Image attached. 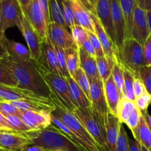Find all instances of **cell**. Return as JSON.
<instances>
[{"label": "cell", "instance_id": "obj_1", "mask_svg": "<svg viewBox=\"0 0 151 151\" xmlns=\"http://www.w3.org/2000/svg\"><path fill=\"white\" fill-rule=\"evenodd\" d=\"M0 61L17 81L18 88L27 90L52 101L51 90L33 60H21L9 55Z\"/></svg>", "mask_w": 151, "mask_h": 151}, {"label": "cell", "instance_id": "obj_2", "mask_svg": "<svg viewBox=\"0 0 151 151\" xmlns=\"http://www.w3.org/2000/svg\"><path fill=\"white\" fill-rule=\"evenodd\" d=\"M32 145L41 146L47 150L83 151L52 124L45 129L25 133Z\"/></svg>", "mask_w": 151, "mask_h": 151}, {"label": "cell", "instance_id": "obj_3", "mask_svg": "<svg viewBox=\"0 0 151 151\" xmlns=\"http://www.w3.org/2000/svg\"><path fill=\"white\" fill-rule=\"evenodd\" d=\"M55 106V109L51 112L52 114L58 118L76 135L81 143V147L83 151H102L94 139L88 134L83 125L80 122L73 113L66 109Z\"/></svg>", "mask_w": 151, "mask_h": 151}, {"label": "cell", "instance_id": "obj_4", "mask_svg": "<svg viewBox=\"0 0 151 151\" xmlns=\"http://www.w3.org/2000/svg\"><path fill=\"white\" fill-rule=\"evenodd\" d=\"M52 92V102L73 113L77 109L72 97L66 78L49 71H41Z\"/></svg>", "mask_w": 151, "mask_h": 151}, {"label": "cell", "instance_id": "obj_5", "mask_svg": "<svg viewBox=\"0 0 151 151\" xmlns=\"http://www.w3.org/2000/svg\"><path fill=\"white\" fill-rule=\"evenodd\" d=\"M117 58L125 69L139 77L140 70L145 66L143 46L134 38H126Z\"/></svg>", "mask_w": 151, "mask_h": 151}, {"label": "cell", "instance_id": "obj_6", "mask_svg": "<svg viewBox=\"0 0 151 151\" xmlns=\"http://www.w3.org/2000/svg\"><path fill=\"white\" fill-rule=\"evenodd\" d=\"M73 114L83 125L91 136L100 150L104 151L106 147V129L105 122L98 115L90 109H77Z\"/></svg>", "mask_w": 151, "mask_h": 151}, {"label": "cell", "instance_id": "obj_7", "mask_svg": "<svg viewBox=\"0 0 151 151\" xmlns=\"http://www.w3.org/2000/svg\"><path fill=\"white\" fill-rule=\"evenodd\" d=\"M20 31L22 32L28 49L30 52L32 60H33L35 64L40 68L43 41L25 14L24 15L23 24Z\"/></svg>", "mask_w": 151, "mask_h": 151}, {"label": "cell", "instance_id": "obj_8", "mask_svg": "<svg viewBox=\"0 0 151 151\" xmlns=\"http://www.w3.org/2000/svg\"><path fill=\"white\" fill-rule=\"evenodd\" d=\"M3 28L6 31L13 27L22 29L24 13L18 0H1Z\"/></svg>", "mask_w": 151, "mask_h": 151}, {"label": "cell", "instance_id": "obj_9", "mask_svg": "<svg viewBox=\"0 0 151 151\" xmlns=\"http://www.w3.org/2000/svg\"><path fill=\"white\" fill-rule=\"evenodd\" d=\"M90 101L91 109L103 122H106L109 110L105 94L104 83L100 78L90 83Z\"/></svg>", "mask_w": 151, "mask_h": 151}, {"label": "cell", "instance_id": "obj_10", "mask_svg": "<svg viewBox=\"0 0 151 151\" xmlns=\"http://www.w3.org/2000/svg\"><path fill=\"white\" fill-rule=\"evenodd\" d=\"M31 140L25 133L14 130L0 128V149L5 151H20L27 145Z\"/></svg>", "mask_w": 151, "mask_h": 151}, {"label": "cell", "instance_id": "obj_11", "mask_svg": "<svg viewBox=\"0 0 151 151\" xmlns=\"http://www.w3.org/2000/svg\"><path fill=\"white\" fill-rule=\"evenodd\" d=\"M111 9L115 32V45L118 55L122 50L124 41L127 38L126 22L119 4V0H111Z\"/></svg>", "mask_w": 151, "mask_h": 151}, {"label": "cell", "instance_id": "obj_12", "mask_svg": "<svg viewBox=\"0 0 151 151\" xmlns=\"http://www.w3.org/2000/svg\"><path fill=\"white\" fill-rule=\"evenodd\" d=\"M150 35L147 11L136 4L133 16L131 38L137 40L143 46Z\"/></svg>", "mask_w": 151, "mask_h": 151}, {"label": "cell", "instance_id": "obj_13", "mask_svg": "<svg viewBox=\"0 0 151 151\" xmlns=\"http://www.w3.org/2000/svg\"><path fill=\"white\" fill-rule=\"evenodd\" d=\"M19 116L30 131L45 129L52 125L51 113L46 111H20Z\"/></svg>", "mask_w": 151, "mask_h": 151}, {"label": "cell", "instance_id": "obj_14", "mask_svg": "<svg viewBox=\"0 0 151 151\" xmlns=\"http://www.w3.org/2000/svg\"><path fill=\"white\" fill-rule=\"evenodd\" d=\"M36 30L42 41L47 38L48 24L41 8L38 0H32L26 12L24 13Z\"/></svg>", "mask_w": 151, "mask_h": 151}, {"label": "cell", "instance_id": "obj_15", "mask_svg": "<svg viewBox=\"0 0 151 151\" xmlns=\"http://www.w3.org/2000/svg\"><path fill=\"white\" fill-rule=\"evenodd\" d=\"M47 35L55 47H58L63 50L75 45L72 34L69 32L68 28L63 25L50 22L47 29Z\"/></svg>", "mask_w": 151, "mask_h": 151}, {"label": "cell", "instance_id": "obj_16", "mask_svg": "<svg viewBox=\"0 0 151 151\" xmlns=\"http://www.w3.org/2000/svg\"><path fill=\"white\" fill-rule=\"evenodd\" d=\"M0 100L13 102L16 100H32L37 102H52L43 98L27 90L22 89L16 86L1 85L0 84Z\"/></svg>", "mask_w": 151, "mask_h": 151}, {"label": "cell", "instance_id": "obj_17", "mask_svg": "<svg viewBox=\"0 0 151 151\" xmlns=\"http://www.w3.org/2000/svg\"><path fill=\"white\" fill-rule=\"evenodd\" d=\"M94 21L95 33L97 34V38H98L99 41L101 44L105 55L107 58L109 63L112 66H114L115 61L118 60L117 50H116V46H115L114 43L112 41V40L111 39L110 36L107 33L106 29H104L101 22L96 15L94 17Z\"/></svg>", "mask_w": 151, "mask_h": 151}, {"label": "cell", "instance_id": "obj_18", "mask_svg": "<svg viewBox=\"0 0 151 151\" xmlns=\"http://www.w3.org/2000/svg\"><path fill=\"white\" fill-rule=\"evenodd\" d=\"M122 125L123 124L121 123L116 115L109 111L105 122L106 147L104 151H116L117 140Z\"/></svg>", "mask_w": 151, "mask_h": 151}, {"label": "cell", "instance_id": "obj_19", "mask_svg": "<svg viewBox=\"0 0 151 151\" xmlns=\"http://www.w3.org/2000/svg\"><path fill=\"white\" fill-rule=\"evenodd\" d=\"M41 58L40 70L49 71L55 75H60L58 67L57 58L55 47L52 44L50 38L47 35V38L42 42V50H41Z\"/></svg>", "mask_w": 151, "mask_h": 151}, {"label": "cell", "instance_id": "obj_20", "mask_svg": "<svg viewBox=\"0 0 151 151\" xmlns=\"http://www.w3.org/2000/svg\"><path fill=\"white\" fill-rule=\"evenodd\" d=\"M72 5L75 17V24L82 27L87 31L95 32L94 17L93 15L88 11L79 0H69Z\"/></svg>", "mask_w": 151, "mask_h": 151}, {"label": "cell", "instance_id": "obj_21", "mask_svg": "<svg viewBox=\"0 0 151 151\" xmlns=\"http://www.w3.org/2000/svg\"><path fill=\"white\" fill-rule=\"evenodd\" d=\"M96 16L101 22L104 29L115 44V32L113 26L111 9V0H97ZM116 46V45H115Z\"/></svg>", "mask_w": 151, "mask_h": 151}, {"label": "cell", "instance_id": "obj_22", "mask_svg": "<svg viewBox=\"0 0 151 151\" xmlns=\"http://www.w3.org/2000/svg\"><path fill=\"white\" fill-rule=\"evenodd\" d=\"M103 83H104V91L106 102H107L109 111L116 115L118 105L120 102L122 96L117 86L115 84L112 75H111L108 78L107 81L103 82Z\"/></svg>", "mask_w": 151, "mask_h": 151}, {"label": "cell", "instance_id": "obj_23", "mask_svg": "<svg viewBox=\"0 0 151 151\" xmlns=\"http://www.w3.org/2000/svg\"><path fill=\"white\" fill-rule=\"evenodd\" d=\"M80 67L84 71L88 77L90 83L100 78L97 70L96 58H93L87 54L83 49L79 50Z\"/></svg>", "mask_w": 151, "mask_h": 151}, {"label": "cell", "instance_id": "obj_24", "mask_svg": "<svg viewBox=\"0 0 151 151\" xmlns=\"http://www.w3.org/2000/svg\"><path fill=\"white\" fill-rule=\"evenodd\" d=\"M3 44H4L6 50H7L8 55L16 58L21 59V60H32V56L28 47L24 46L21 43L16 42L13 40L8 39L5 36L2 40Z\"/></svg>", "mask_w": 151, "mask_h": 151}, {"label": "cell", "instance_id": "obj_25", "mask_svg": "<svg viewBox=\"0 0 151 151\" xmlns=\"http://www.w3.org/2000/svg\"><path fill=\"white\" fill-rule=\"evenodd\" d=\"M69 83L71 97L77 109H90L91 108V101L79 87L72 77L66 78Z\"/></svg>", "mask_w": 151, "mask_h": 151}, {"label": "cell", "instance_id": "obj_26", "mask_svg": "<svg viewBox=\"0 0 151 151\" xmlns=\"http://www.w3.org/2000/svg\"><path fill=\"white\" fill-rule=\"evenodd\" d=\"M134 138L144 146L149 151H151V131L146 122L145 117L142 115L139 125L132 132Z\"/></svg>", "mask_w": 151, "mask_h": 151}, {"label": "cell", "instance_id": "obj_27", "mask_svg": "<svg viewBox=\"0 0 151 151\" xmlns=\"http://www.w3.org/2000/svg\"><path fill=\"white\" fill-rule=\"evenodd\" d=\"M12 104L17 108L19 110H31V111H46L51 113L55 106L52 102H37L32 100H16L11 102Z\"/></svg>", "mask_w": 151, "mask_h": 151}, {"label": "cell", "instance_id": "obj_28", "mask_svg": "<svg viewBox=\"0 0 151 151\" xmlns=\"http://www.w3.org/2000/svg\"><path fill=\"white\" fill-rule=\"evenodd\" d=\"M80 49L76 45L64 50L65 57H66V65L71 77L73 76L78 68H80Z\"/></svg>", "mask_w": 151, "mask_h": 151}, {"label": "cell", "instance_id": "obj_29", "mask_svg": "<svg viewBox=\"0 0 151 151\" xmlns=\"http://www.w3.org/2000/svg\"><path fill=\"white\" fill-rule=\"evenodd\" d=\"M119 4L126 22L127 38H131L134 10L137 4L136 0H119Z\"/></svg>", "mask_w": 151, "mask_h": 151}, {"label": "cell", "instance_id": "obj_30", "mask_svg": "<svg viewBox=\"0 0 151 151\" xmlns=\"http://www.w3.org/2000/svg\"><path fill=\"white\" fill-rule=\"evenodd\" d=\"M136 107L137 106L135 102L128 100L126 97L121 98L120 102L118 105L116 114L121 123L125 124Z\"/></svg>", "mask_w": 151, "mask_h": 151}, {"label": "cell", "instance_id": "obj_31", "mask_svg": "<svg viewBox=\"0 0 151 151\" xmlns=\"http://www.w3.org/2000/svg\"><path fill=\"white\" fill-rule=\"evenodd\" d=\"M49 8L51 22L66 27L63 19L62 0H49Z\"/></svg>", "mask_w": 151, "mask_h": 151}, {"label": "cell", "instance_id": "obj_32", "mask_svg": "<svg viewBox=\"0 0 151 151\" xmlns=\"http://www.w3.org/2000/svg\"><path fill=\"white\" fill-rule=\"evenodd\" d=\"M136 76L128 69L124 68L123 95L128 100L135 102L136 97L134 92V81Z\"/></svg>", "mask_w": 151, "mask_h": 151}, {"label": "cell", "instance_id": "obj_33", "mask_svg": "<svg viewBox=\"0 0 151 151\" xmlns=\"http://www.w3.org/2000/svg\"><path fill=\"white\" fill-rule=\"evenodd\" d=\"M96 61L100 78L103 80V82H105L111 75V71L114 66L109 63L106 56L96 57Z\"/></svg>", "mask_w": 151, "mask_h": 151}, {"label": "cell", "instance_id": "obj_34", "mask_svg": "<svg viewBox=\"0 0 151 151\" xmlns=\"http://www.w3.org/2000/svg\"><path fill=\"white\" fill-rule=\"evenodd\" d=\"M111 75L114 78L115 84L117 86L122 97H125L123 95L124 86V67L119 60H116L114 64L111 71Z\"/></svg>", "mask_w": 151, "mask_h": 151}, {"label": "cell", "instance_id": "obj_35", "mask_svg": "<svg viewBox=\"0 0 151 151\" xmlns=\"http://www.w3.org/2000/svg\"><path fill=\"white\" fill-rule=\"evenodd\" d=\"M72 78L90 100V81L84 71L81 67L78 68Z\"/></svg>", "mask_w": 151, "mask_h": 151}, {"label": "cell", "instance_id": "obj_36", "mask_svg": "<svg viewBox=\"0 0 151 151\" xmlns=\"http://www.w3.org/2000/svg\"><path fill=\"white\" fill-rule=\"evenodd\" d=\"M71 34L74 43L79 49L81 48L83 43L88 38V31L79 25L75 24L71 29Z\"/></svg>", "mask_w": 151, "mask_h": 151}, {"label": "cell", "instance_id": "obj_37", "mask_svg": "<svg viewBox=\"0 0 151 151\" xmlns=\"http://www.w3.org/2000/svg\"><path fill=\"white\" fill-rule=\"evenodd\" d=\"M55 47V46H54ZM56 52V58H57L58 67L59 72H60V76L63 77L65 78H67L70 77L69 70H68L67 65H66V57L64 54V50L58 47H55Z\"/></svg>", "mask_w": 151, "mask_h": 151}, {"label": "cell", "instance_id": "obj_38", "mask_svg": "<svg viewBox=\"0 0 151 151\" xmlns=\"http://www.w3.org/2000/svg\"><path fill=\"white\" fill-rule=\"evenodd\" d=\"M63 14L65 25L68 29H72L75 25L73 10L69 0H62Z\"/></svg>", "mask_w": 151, "mask_h": 151}, {"label": "cell", "instance_id": "obj_39", "mask_svg": "<svg viewBox=\"0 0 151 151\" xmlns=\"http://www.w3.org/2000/svg\"><path fill=\"white\" fill-rule=\"evenodd\" d=\"M5 117L10 126L14 131L22 133H26L30 131V129L25 125L24 122L19 116L11 115V116H7Z\"/></svg>", "mask_w": 151, "mask_h": 151}, {"label": "cell", "instance_id": "obj_40", "mask_svg": "<svg viewBox=\"0 0 151 151\" xmlns=\"http://www.w3.org/2000/svg\"><path fill=\"white\" fill-rule=\"evenodd\" d=\"M0 84L17 87V81L10 71L0 61Z\"/></svg>", "mask_w": 151, "mask_h": 151}, {"label": "cell", "instance_id": "obj_41", "mask_svg": "<svg viewBox=\"0 0 151 151\" xmlns=\"http://www.w3.org/2000/svg\"><path fill=\"white\" fill-rule=\"evenodd\" d=\"M0 112L4 116L16 115L20 116V110L15 107L11 102L0 100Z\"/></svg>", "mask_w": 151, "mask_h": 151}, {"label": "cell", "instance_id": "obj_42", "mask_svg": "<svg viewBox=\"0 0 151 151\" xmlns=\"http://www.w3.org/2000/svg\"><path fill=\"white\" fill-rule=\"evenodd\" d=\"M116 151H130L129 145H128V137L123 125L121 128L120 133H119Z\"/></svg>", "mask_w": 151, "mask_h": 151}, {"label": "cell", "instance_id": "obj_43", "mask_svg": "<svg viewBox=\"0 0 151 151\" xmlns=\"http://www.w3.org/2000/svg\"><path fill=\"white\" fill-rule=\"evenodd\" d=\"M135 104L142 113L147 111L149 106L151 105V95L148 92L145 93L135 100Z\"/></svg>", "mask_w": 151, "mask_h": 151}, {"label": "cell", "instance_id": "obj_44", "mask_svg": "<svg viewBox=\"0 0 151 151\" xmlns=\"http://www.w3.org/2000/svg\"><path fill=\"white\" fill-rule=\"evenodd\" d=\"M142 115V114L140 111L139 109L137 107H136L135 109L133 111L131 116H130L129 118L128 119L127 122H125L126 125L129 128V129L131 130V132H133L134 130L138 126L140 118H141Z\"/></svg>", "mask_w": 151, "mask_h": 151}, {"label": "cell", "instance_id": "obj_45", "mask_svg": "<svg viewBox=\"0 0 151 151\" xmlns=\"http://www.w3.org/2000/svg\"><path fill=\"white\" fill-rule=\"evenodd\" d=\"M88 40L91 42L93 48L96 53V57H101V56H106L103 52V47H102L101 44L99 41L97 35L95 32H88Z\"/></svg>", "mask_w": 151, "mask_h": 151}, {"label": "cell", "instance_id": "obj_46", "mask_svg": "<svg viewBox=\"0 0 151 151\" xmlns=\"http://www.w3.org/2000/svg\"><path fill=\"white\" fill-rule=\"evenodd\" d=\"M139 78H141L142 81L144 83L147 91L151 95V75L149 72L148 69L146 66H144L140 70Z\"/></svg>", "mask_w": 151, "mask_h": 151}, {"label": "cell", "instance_id": "obj_47", "mask_svg": "<svg viewBox=\"0 0 151 151\" xmlns=\"http://www.w3.org/2000/svg\"><path fill=\"white\" fill-rule=\"evenodd\" d=\"M143 53H144L145 66L150 67L151 66V37L150 35L146 40L145 43L143 45Z\"/></svg>", "mask_w": 151, "mask_h": 151}, {"label": "cell", "instance_id": "obj_48", "mask_svg": "<svg viewBox=\"0 0 151 151\" xmlns=\"http://www.w3.org/2000/svg\"><path fill=\"white\" fill-rule=\"evenodd\" d=\"M134 92L136 98L140 97L144 94L145 93L147 92L145 88L144 83L142 81L141 78L139 77H136L134 81Z\"/></svg>", "mask_w": 151, "mask_h": 151}, {"label": "cell", "instance_id": "obj_49", "mask_svg": "<svg viewBox=\"0 0 151 151\" xmlns=\"http://www.w3.org/2000/svg\"><path fill=\"white\" fill-rule=\"evenodd\" d=\"M38 2H39L41 10H42L43 13L44 15L47 24L49 26L50 23L51 22V20H50V8H49V0H38Z\"/></svg>", "mask_w": 151, "mask_h": 151}, {"label": "cell", "instance_id": "obj_50", "mask_svg": "<svg viewBox=\"0 0 151 151\" xmlns=\"http://www.w3.org/2000/svg\"><path fill=\"white\" fill-rule=\"evenodd\" d=\"M83 5L91 12L93 15H96V6H97V0H79Z\"/></svg>", "mask_w": 151, "mask_h": 151}, {"label": "cell", "instance_id": "obj_51", "mask_svg": "<svg viewBox=\"0 0 151 151\" xmlns=\"http://www.w3.org/2000/svg\"><path fill=\"white\" fill-rule=\"evenodd\" d=\"M81 49H83L87 53L88 55H89L90 56L93 58H96V53L95 51H94V48H93L92 45H91V42L88 39L86 40L82 44V47H81Z\"/></svg>", "mask_w": 151, "mask_h": 151}, {"label": "cell", "instance_id": "obj_52", "mask_svg": "<svg viewBox=\"0 0 151 151\" xmlns=\"http://www.w3.org/2000/svg\"><path fill=\"white\" fill-rule=\"evenodd\" d=\"M128 145L130 151H142L141 145L135 139L128 137Z\"/></svg>", "mask_w": 151, "mask_h": 151}, {"label": "cell", "instance_id": "obj_53", "mask_svg": "<svg viewBox=\"0 0 151 151\" xmlns=\"http://www.w3.org/2000/svg\"><path fill=\"white\" fill-rule=\"evenodd\" d=\"M136 3L143 10L151 11V0H136Z\"/></svg>", "mask_w": 151, "mask_h": 151}, {"label": "cell", "instance_id": "obj_54", "mask_svg": "<svg viewBox=\"0 0 151 151\" xmlns=\"http://www.w3.org/2000/svg\"><path fill=\"white\" fill-rule=\"evenodd\" d=\"M20 151H48L46 148L41 146L36 145H27L24 147Z\"/></svg>", "mask_w": 151, "mask_h": 151}, {"label": "cell", "instance_id": "obj_55", "mask_svg": "<svg viewBox=\"0 0 151 151\" xmlns=\"http://www.w3.org/2000/svg\"><path fill=\"white\" fill-rule=\"evenodd\" d=\"M0 128H3V129H9L13 130L10 125L7 122L6 117L0 112Z\"/></svg>", "mask_w": 151, "mask_h": 151}, {"label": "cell", "instance_id": "obj_56", "mask_svg": "<svg viewBox=\"0 0 151 151\" xmlns=\"http://www.w3.org/2000/svg\"><path fill=\"white\" fill-rule=\"evenodd\" d=\"M5 31L4 30L3 28V21H2V15H1V1L0 0V41L4 38L5 36L4 34Z\"/></svg>", "mask_w": 151, "mask_h": 151}, {"label": "cell", "instance_id": "obj_57", "mask_svg": "<svg viewBox=\"0 0 151 151\" xmlns=\"http://www.w3.org/2000/svg\"><path fill=\"white\" fill-rule=\"evenodd\" d=\"M18 1H19L22 10H23V12L24 13V12H26V10L28 9L29 6L30 5L32 0H18Z\"/></svg>", "mask_w": 151, "mask_h": 151}, {"label": "cell", "instance_id": "obj_58", "mask_svg": "<svg viewBox=\"0 0 151 151\" xmlns=\"http://www.w3.org/2000/svg\"><path fill=\"white\" fill-rule=\"evenodd\" d=\"M142 114L143 116L145 117V119L146 122H147V125H148L149 128H150V130L151 131V114L148 113V111H145L143 112Z\"/></svg>", "mask_w": 151, "mask_h": 151}, {"label": "cell", "instance_id": "obj_59", "mask_svg": "<svg viewBox=\"0 0 151 151\" xmlns=\"http://www.w3.org/2000/svg\"><path fill=\"white\" fill-rule=\"evenodd\" d=\"M147 20H148L149 28H150V37H151V11H147Z\"/></svg>", "mask_w": 151, "mask_h": 151}, {"label": "cell", "instance_id": "obj_60", "mask_svg": "<svg viewBox=\"0 0 151 151\" xmlns=\"http://www.w3.org/2000/svg\"><path fill=\"white\" fill-rule=\"evenodd\" d=\"M141 147H142V151H149L145 147H144V146L141 145Z\"/></svg>", "mask_w": 151, "mask_h": 151}, {"label": "cell", "instance_id": "obj_61", "mask_svg": "<svg viewBox=\"0 0 151 151\" xmlns=\"http://www.w3.org/2000/svg\"><path fill=\"white\" fill-rule=\"evenodd\" d=\"M147 69H148L149 72H150V75H151V66H150V67H147Z\"/></svg>", "mask_w": 151, "mask_h": 151}, {"label": "cell", "instance_id": "obj_62", "mask_svg": "<svg viewBox=\"0 0 151 151\" xmlns=\"http://www.w3.org/2000/svg\"><path fill=\"white\" fill-rule=\"evenodd\" d=\"M0 151H5V150H1V149H0Z\"/></svg>", "mask_w": 151, "mask_h": 151}, {"label": "cell", "instance_id": "obj_63", "mask_svg": "<svg viewBox=\"0 0 151 151\" xmlns=\"http://www.w3.org/2000/svg\"><path fill=\"white\" fill-rule=\"evenodd\" d=\"M48 151H58V150H48Z\"/></svg>", "mask_w": 151, "mask_h": 151}, {"label": "cell", "instance_id": "obj_64", "mask_svg": "<svg viewBox=\"0 0 151 151\" xmlns=\"http://www.w3.org/2000/svg\"></svg>", "mask_w": 151, "mask_h": 151}]
</instances>
